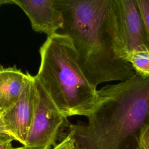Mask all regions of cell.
<instances>
[{"mask_svg":"<svg viewBox=\"0 0 149 149\" xmlns=\"http://www.w3.org/2000/svg\"><path fill=\"white\" fill-rule=\"evenodd\" d=\"M37 102V90L35 76L30 81L16 103L2 116L8 133L15 140L24 145Z\"/></svg>","mask_w":149,"mask_h":149,"instance_id":"6","label":"cell"},{"mask_svg":"<svg viewBox=\"0 0 149 149\" xmlns=\"http://www.w3.org/2000/svg\"><path fill=\"white\" fill-rule=\"evenodd\" d=\"M29 17L34 31L47 37L58 31L63 25L62 12L56 7L55 0H13Z\"/></svg>","mask_w":149,"mask_h":149,"instance_id":"7","label":"cell"},{"mask_svg":"<svg viewBox=\"0 0 149 149\" xmlns=\"http://www.w3.org/2000/svg\"><path fill=\"white\" fill-rule=\"evenodd\" d=\"M0 132L2 133H7L9 134L5 128V126L4 125V123L3 122V120L2 119V118L0 116Z\"/></svg>","mask_w":149,"mask_h":149,"instance_id":"15","label":"cell"},{"mask_svg":"<svg viewBox=\"0 0 149 149\" xmlns=\"http://www.w3.org/2000/svg\"><path fill=\"white\" fill-rule=\"evenodd\" d=\"M126 60L131 64L136 73L149 76V51H134L126 55Z\"/></svg>","mask_w":149,"mask_h":149,"instance_id":"9","label":"cell"},{"mask_svg":"<svg viewBox=\"0 0 149 149\" xmlns=\"http://www.w3.org/2000/svg\"><path fill=\"white\" fill-rule=\"evenodd\" d=\"M15 139L9 134L0 132V144L6 141H12Z\"/></svg>","mask_w":149,"mask_h":149,"instance_id":"13","label":"cell"},{"mask_svg":"<svg viewBox=\"0 0 149 149\" xmlns=\"http://www.w3.org/2000/svg\"><path fill=\"white\" fill-rule=\"evenodd\" d=\"M149 38V0H136Z\"/></svg>","mask_w":149,"mask_h":149,"instance_id":"10","label":"cell"},{"mask_svg":"<svg viewBox=\"0 0 149 149\" xmlns=\"http://www.w3.org/2000/svg\"><path fill=\"white\" fill-rule=\"evenodd\" d=\"M116 8L125 59L134 51H149V38L136 0H116Z\"/></svg>","mask_w":149,"mask_h":149,"instance_id":"5","label":"cell"},{"mask_svg":"<svg viewBox=\"0 0 149 149\" xmlns=\"http://www.w3.org/2000/svg\"><path fill=\"white\" fill-rule=\"evenodd\" d=\"M136 149H149V125L142 130Z\"/></svg>","mask_w":149,"mask_h":149,"instance_id":"11","label":"cell"},{"mask_svg":"<svg viewBox=\"0 0 149 149\" xmlns=\"http://www.w3.org/2000/svg\"><path fill=\"white\" fill-rule=\"evenodd\" d=\"M31 76L15 66L0 68V116L17 101L30 81Z\"/></svg>","mask_w":149,"mask_h":149,"instance_id":"8","label":"cell"},{"mask_svg":"<svg viewBox=\"0 0 149 149\" xmlns=\"http://www.w3.org/2000/svg\"><path fill=\"white\" fill-rule=\"evenodd\" d=\"M37 102L25 144L27 149H51L56 144L61 129L67 125L66 118L58 109L37 80Z\"/></svg>","mask_w":149,"mask_h":149,"instance_id":"4","label":"cell"},{"mask_svg":"<svg viewBox=\"0 0 149 149\" xmlns=\"http://www.w3.org/2000/svg\"><path fill=\"white\" fill-rule=\"evenodd\" d=\"M63 27L57 33L71 40L78 64L90 84L123 81L136 72L125 59L116 0H55Z\"/></svg>","mask_w":149,"mask_h":149,"instance_id":"1","label":"cell"},{"mask_svg":"<svg viewBox=\"0 0 149 149\" xmlns=\"http://www.w3.org/2000/svg\"><path fill=\"white\" fill-rule=\"evenodd\" d=\"M14 149H27L23 146L19 148H15ZM51 149H76L74 140L71 134L68 133L66 136L58 144H57L54 148Z\"/></svg>","mask_w":149,"mask_h":149,"instance_id":"12","label":"cell"},{"mask_svg":"<svg viewBox=\"0 0 149 149\" xmlns=\"http://www.w3.org/2000/svg\"><path fill=\"white\" fill-rule=\"evenodd\" d=\"M88 122L69 124L76 149H129L149 125V76L136 73L97 91Z\"/></svg>","mask_w":149,"mask_h":149,"instance_id":"2","label":"cell"},{"mask_svg":"<svg viewBox=\"0 0 149 149\" xmlns=\"http://www.w3.org/2000/svg\"><path fill=\"white\" fill-rule=\"evenodd\" d=\"M40 54V65L35 77L58 109L66 118L87 117L98 90L83 73L70 38L60 33L47 37Z\"/></svg>","mask_w":149,"mask_h":149,"instance_id":"3","label":"cell"},{"mask_svg":"<svg viewBox=\"0 0 149 149\" xmlns=\"http://www.w3.org/2000/svg\"><path fill=\"white\" fill-rule=\"evenodd\" d=\"M12 141H6L0 144V149H14Z\"/></svg>","mask_w":149,"mask_h":149,"instance_id":"14","label":"cell"},{"mask_svg":"<svg viewBox=\"0 0 149 149\" xmlns=\"http://www.w3.org/2000/svg\"><path fill=\"white\" fill-rule=\"evenodd\" d=\"M14 4L13 0H0V6L5 4Z\"/></svg>","mask_w":149,"mask_h":149,"instance_id":"16","label":"cell"}]
</instances>
